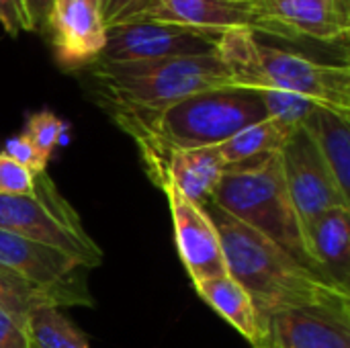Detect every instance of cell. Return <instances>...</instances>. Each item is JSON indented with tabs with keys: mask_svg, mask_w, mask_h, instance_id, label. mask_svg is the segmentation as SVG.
<instances>
[{
	"mask_svg": "<svg viewBox=\"0 0 350 348\" xmlns=\"http://www.w3.org/2000/svg\"><path fill=\"white\" fill-rule=\"evenodd\" d=\"M144 0H98V14L105 29L123 23Z\"/></svg>",
	"mask_w": 350,
	"mask_h": 348,
	"instance_id": "28",
	"label": "cell"
},
{
	"mask_svg": "<svg viewBox=\"0 0 350 348\" xmlns=\"http://www.w3.org/2000/svg\"><path fill=\"white\" fill-rule=\"evenodd\" d=\"M45 35L57 64L66 70L94 66L107 43L98 8L88 0H55Z\"/></svg>",
	"mask_w": 350,
	"mask_h": 348,
	"instance_id": "13",
	"label": "cell"
},
{
	"mask_svg": "<svg viewBox=\"0 0 350 348\" xmlns=\"http://www.w3.org/2000/svg\"><path fill=\"white\" fill-rule=\"evenodd\" d=\"M203 209L217 230L228 275L246 289L260 314L318 310L350 320V293L306 269L277 244L211 201Z\"/></svg>",
	"mask_w": 350,
	"mask_h": 348,
	"instance_id": "1",
	"label": "cell"
},
{
	"mask_svg": "<svg viewBox=\"0 0 350 348\" xmlns=\"http://www.w3.org/2000/svg\"><path fill=\"white\" fill-rule=\"evenodd\" d=\"M301 129L312 135L340 191L350 199V117L318 107Z\"/></svg>",
	"mask_w": 350,
	"mask_h": 348,
	"instance_id": "18",
	"label": "cell"
},
{
	"mask_svg": "<svg viewBox=\"0 0 350 348\" xmlns=\"http://www.w3.org/2000/svg\"><path fill=\"white\" fill-rule=\"evenodd\" d=\"M211 203L322 277L308 252L301 222L289 199L279 152L226 168Z\"/></svg>",
	"mask_w": 350,
	"mask_h": 348,
	"instance_id": "5",
	"label": "cell"
},
{
	"mask_svg": "<svg viewBox=\"0 0 350 348\" xmlns=\"http://www.w3.org/2000/svg\"><path fill=\"white\" fill-rule=\"evenodd\" d=\"M2 154H6V156H8V158H12L14 162L23 164V166H25V168H29L33 174H41V172H45L47 162H49L47 158H43V156L39 154V150L29 142V137H27L25 133H21V135H14V137L6 139Z\"/></svg>",
	"mask_w": 350,
	"mask_h": 348,
	"instance_id": "25",
	"label": "cell"
},
{
	"mask_svg": "<svg viewBox=\"0 0 350 348\" xmlns=\"http://www.w3.org/2000/svg\"><path fill=\"white\" fill-rule=\"evenodd\" d=\"M226 2H234V4H250L252 0H226Z\"/></svg>",
	"mask_w": 350,
	"mask_h": 348,
	"instance_id": "30",
	"label": "cell"
},
{
	"mask_svg": "<svg viewBox=\"0 0 350 348\" xmlns=\"http://www.w3.org/2000/svg\"><path fill=\"white\" fill-rule=\"evenodd\" d=\"M53 2L55 0H23L27 14L31 18L33 31H39L41 35H45L47 23H49L51 10H53Z\"/></svg>",
	"mask_w": 350,
	"mask_h": 348,
	"instance_id": "29",
	"label": "cell"
},
{
	"mask_svg": "<svg viewBox=\"0 0 350 348\" xmlns=\"http://www.w3.org/2000/svg\"><path fill=\"white\" fill-rule=\"evenodd\" d=\"M29 348H90L59 308H37L27 316Z\"/></svg>",
	"mask_w": 350,
	"mask_h": 348,
	"instance_id": "20",
	"label": "cell"
},
{
	"mask_svg": "<svg viewBox=\"0 0 350 348\" xmlns=\"http://www.w3.org/2000/svg\"><path fill=\"white\" fill-rule=\"evenodd\" d=\"M29 142L39 150L43 158H51L53 150L57 148L62 133H64V123L49 111H39L27 121V129L23 131Z\"/></svg>",
	"mask_w": 350,
	"mask_h": 348,
	"instance_id": "23",
	"label": "cell"
},
{
	"mask_svg": "<svg viewBox=\"0 0 350 348\" xmlns=\"http://www.w3.org/2000/svg\"><path fill=\"white\" fill-rule=\"evenodd\" d=\"M250 8L265 35L324 43L349 37L350 0H252Z\"/></svg>",
	"mask_w": 350,
	"mask_h": 348,
	"instance_id": "9",
	"label": "cell"
},
{
	"mask_svg": "<svg viewBox=\"0 0 350 348\" xmlns=\"http://www.w3.org/2000/svg\"><path fill=\"white\" fill-rule=\"evenodd\" d=\"M88 2H90V4H94V6L98 8V0H88Z\"/></svg>",
	"mask_w": 350,
	"mask_h": 348,
	"instance_id": "31",
	"label": "cell"
},
{
	"mask_svg": "<svg viewBox=\"0 0 350 348\" xmlns=\"http://www.w3.org/2000/svg\"><path fill=\"white\" fill-rule=\"evenodd\" d=\"M215 53L236 88L293 92L350 117L349 64H324L304 53L260 43L250 29L221 33Z\"/></svg>",
	"mask_w": 350,
	"mask_h": 348,
	"instance_id": "3",
	"label": "cell"
},
{
	"mask_svg": "<svg viewBox=\"0 0 350 348\" xmlns=\"http://www.w3.org/2000/svg\"><path fill=\"white\" fill-rule=\"evenodd\" d=\"M0 230L51 246L84 269L103 263V250L47 172L35 174V189L29 195H0Z\"/></svg>",
	"mask_w": 350,
	"mask_h": 348,
	"instance_id": "6",
	"label": "cell"
},
{
	"mask_svg": "<svg viewBox=\"0 0 350 348\" xmlns=\"http://www.w3.org/2000/svg\"><path fill=\"white\" fill-rule=\"evenodd\" d=\"M164 23L205 33L250 29L262 33V25L250 4L226 0H144L123 23Z\"/></svg>",
	"mask_w": 350,
	"mask_h": 348,
	"instance_id": "12",
	"label": "cell"
},
{
	"mask_svg": "<svg viewBox=\"0 0 350 348\" xmlns=\"http://www.w3.org/2000/svg\"><path fill=\"white\" fill-rule=\"evenodd\" d=\"M199 297L215 310L228 324H232L252 347L256 348L262 338V316L254 306L246 289L234 281L228 273L201 281L195 285Z\"/></svg>",
	"mask_w": 350,
	"mask_h": 348,
	"instance_id": "17",
	"label": "cell"
},
{
	"mask_svg": "<svg viewBox=\"0 0 350 348\" xmlns=\"http://www.w3.org/2000/svg\"><path fill=\"white\" fill-rule=\"evenodd\" d=\"M262 316L256 348H350V320L318 310H277Z\"/></svg>",
	"mask_w": 350,
	"mask_h": 348,
	"instance_id": "14",
	"label": "cell"
},
{
	"mask_svg": "<svg viewBox=\"0 0 350 348\" xmlns=\"http://www.w3.org/2000/svg\"><path fill=\"white\" fill-rule=\"evenodd\" d=\"M164 191L170 205L178 256L193 285L226 275L228 271H226L221 242L205 209L185 199L170 185H166Z\"/></svg>",
	"mask_w": 350,
	"mask_h": 348,
	"instance_id": "11",
	"label": "cell"
},
{
	"mask_svg": "<svg viewBox=\"0 0 350 348\" xmlns=\"http://www.w3.org/2000/svg\"><path fill=\"white\" fill-rule=\"evenodd\" d=\"M304 238L322 277L350 293V209H330L308 222Z\"/></svg>",
	"mask_w": 350,
	"mask_h": 348,
	"instance_id": "15",
	"label": "cell"
},
{
	"mask_svg": "<svg viewBox=\"0 0 350 348\" xmlns=\"http://www.w3.org/2000/svg\"><path fill=\"white\" fill-rule=\"evenodd\" d=\"M291 133H293L291 129H287L285 125L267 117L265 121H258V123L238 131L228 142L219 144L217 152L224 158L226 168H230V166H236V164H242L248 160H256V158L281 152V148L285 146V142L289 139Z\"/></svg>",
	"mask_w": 350,
	"mask_h": 348,
	"instance_id": "19",
	"label": "cell"
},
{
	"mask_svg": "<svg viewBox=\"0 0 350 348\" xmlns=\"http://www.w3.org/2000/svg\"><path fill=\"white\" fill-rule=\"evenodd\" d=\"M0 267L45 291L62 295L70 306L90 302L84 291L76 289L80 265L51 246L0 230Z\"/></svg>",
	"mask_w": 350,
	"mask_h": 348,
	"instance_id": "10",
	"label": "cell"
},
{
	"mask_svg": "<svg viewBox=\"0 0 350 348\" xmlns=\"http://www.w3.org/2000/svg\"><path fill=\"white\" fill-rule=\"evenodd\" d=\"M217 33L164 23H125L107 29V43L96 64H127L180 55L215 53Z\"/></svg>",
	"mask_w": 350,
	"mask_h": 348,
	"instance_id": "8",
	"label": "cell"
},
{
	"mask_svg": "<svg viewBox=\"0 0 350 348\" xmlns=\"http://www.w3.org/2000/svg\"><path fill=\"white\" fill-rule=\"evenodd\" d=\"M226 174V162L217 148L172 152L164 168V187H174L185 199L203 207L211 201Z\"/></svg>",
	"mask_w": 350,
	"mask_h": 348,
	"instance_id": "16",
	"label": "cell"
},
{
	"mask_svg": "<svg viewBox=\"0 0 350 348\" xmlns=\"http://www.w3.org/2000/svg\"><path fill=\"white\" fill-rule=\"evenodd\" d=\"M0 25L12 37L23 31H33L23 0H0Z\"/></svg>",
	"mask_w": 350,
	"mask_h": 348,
	"instance_id": "27",
	"label": "cell"
},
{
	"mask_svg": "<svg viewBox=\"0 0 350 348\" xmlns=\"http://www.w3.org/2000/svg\"><path fill=\"white\" fill-rule=\"evenodd\" d=\"M265 119L267 111L258 94L232 86L191 94L152 117L119 125L137 142L152 178L164 189V168L172 152L217 148Z\"/></svg>",
	"mask_w": 350,
	"mask_h": 348,
	"instance_id": "2",
	"label": "cell"
},
{
	"mask_svg": "<svg viewBox=\"0 0 350 348\" xmlns=\"http://www.w3.org/2000/svg\"><path fill=\"white\" fill-rule=\"evenodd\" d=\"M279 158L285 187L301 228L330 209H350V199L340 191L334 174L306 129H297L289 135Z\"/></svg>",
	"mask_w": 350,
	"mask_h": 348,
	"instance_id": "7",
	"label": "cell"
},
{
	"mask_svg": "<svg viewBox=\"0 0 350 348\" xmlns=\"http://www.w3.org/2000/svg\"><path fill=\"white\" fill-rule=\"evenodd\" d=\"M45 306L62 308V306H70V304L62 295L45 291V289L25 281L16 273L0 267V312H8V314L27 318L33 310L45 308Z\"/></svg>",
	"mask_w": 350,
	"mask_h": 348,
	"instance_id": "21",
	"label": "cell"
},
{
	"mask_svg": "<svg viewBox=\"0 0 350 348\" xmlns=\"http://www.w3.org/2000/svg\"><path fill=\"white\" fill-rule=\"evenodd\" d=\"M267 111V117L269 119H275L277 123L285 125L287 129L295 131V129H301L310 117L316 113L318 103L306 98V96H299V94H293V92H285V90H275V88H260V90H254Z\"/></svg>",
	"mask_w": 350,
	"mask_h": 348,
	"instance_id": "22",
	"label": "cell"
},
{
	"mask_svg": "<svg viewBox=\"0 0 350 348\" xmlns=\"http://www.w3.org/2000/svg\"><path fill=\"white\" fill-rule=\"evenodd\" d=\"M35 189V174L0 152V195H29Z\"/></svg>",
	"mask_w": 350,
	"mask_h": 348,
	"instance_id": "24",
	"label": "cell"
},
{
	"mask_svg": "<svg viewBox=\"0 0 350 348\" xmlns=\"http://www.w3.org/2000/svg\"><path fill=\"white\" fill-rule=\"evenodd\" d=\"M0 348H29L27 318L0 312Z\"/></svg>",
	"mask_w": 350,
	"mask_h": 348,
	"instance_id": "26",
	"label": "cell"
},
{
	"mask_svg": "<svg viewBox=\"0 0 350 348\" xmlns=\"http://www.w3.org/2000/svg\"><path fill=\"white\" fill-rule=\"evenodd\" d=\"M92 76L117 123L152 117L197 92L234 86L217 53L94 64Z\"/></svg>",
	"mask_w": 350,
	"mask_h": 348,
	"instance_id": "4",
	"label": "cell"
}]
</instances>
